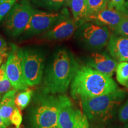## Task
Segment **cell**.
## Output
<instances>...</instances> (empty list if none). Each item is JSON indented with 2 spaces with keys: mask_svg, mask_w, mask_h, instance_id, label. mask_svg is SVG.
Here are the masks:
<instances>
[{
  "mask_svg": "<svg viewBox=\"0 0 128 128\" xmlns=\"http://www.w3.org/2000/svg\"><path fill=\"white\" fill-rule=\"evenodd\" d=\"M8 47L7 44L4 38L0 35V55H2L4 57L8 56Z\"/></svg>",
  "mask_w": 128,
  "mask_h": 128,
  "instance_id": "4316f807",
  "label": "cell"
},
{
  "mask_svg": "<svg viewBox=\"0 0 128 128\" xmlns=\"http://www.w3.org/2000/svg\"><path fill=\"white\" fill-rule=\"evenodd\" d=\"M17 90H11L3 96L0 102V116L7 127L10 126V118L16 107L15 97Z\"/></svg>",
  "mask_w": 128,
  "mask_h": 128,
  "instance_id": "9a60e30c",
  "label": "cell"
},
{
  "mask_svg": "<svg viewBox=\"0 0 128 128\" xmlns=\"http://www.w3.org/2000/svg\"><path fill=\"white\" fill-rule=\"evenodd\" d=\"M118 82L122 86L128 88V62H120L116 69Z\"/></svg>",
  "mask_w": 128,
  "mask_h": 128,
  "instance_id": "ac0fdd59",
  "label": "cell"
},
{
  "mask_svg": "<svg viewBox=\"0 0 128 128\" xmlns=\"http://www.w3.org/2000/svg\"><path fill=\"white\" fill-rule=\"evenodd\" d=\"M10 120L12 124H13L16 128H20V126L23 120V117H22L20 108L16 106L11 116Z\"/></svg>",
  "mask_w": 128,
  "mask_h": 128,
  "instance_id": "cb8c5ba5",
  "label": "cell"
},
{
  "mask_svg": "<svg viewBox=\"0 0 128 128\" xmlns=\"http://www.w3.org/2000/svg\"><path fill=\"white\" fill-rule=\"evenodd\" d=\"M78 66L74 57L68 50H59L44 72L43 92L53 94L65 93Z\"/></svg>",
  "mask_w": 128,
  "mask_h": 128,
  "instance_id": "7a4b0ae2",
  "label": "cell"
},
{
  "mask_svg": "<svg viewBox=\"0 0 128 128\" xmlns=\"http://www.w3.org/2000/svg\"><path fill=\"white\" fill-rule=\"evenodd\" d=\"M126 0H108V7L120 11L124 13Z\"/></svg>",
  "mask_w": 128,
  "mask_h": 128,
  "instance_id": "484cf974",
  "label": "cell"
},
{
  "mask_svg": "<svg viewBox=\"0 0 128 128\" xmlns=\"http://www.w3.org/2000/svg\"><path fill=\"white\" fill-rule=\"evenodd\" d=\"M119 62L105 52H94L88 58L87 66L100 72L112 76Z\"/></svg>",
  "mask_w": 128,
  "mask_h": 128,
  "instance_id": "4fadbf2b",
  "label": "cell"
},
{
  "mask_svg": "<svg viewBox=\"0 0 128 128\" xmlns=\"http://www.w3.org/2000/svg\"><path fill=\"white\" fill-rule=\"evenodd\" d=\"M76 38L84 48L97 51L108 45L111 32L106 26L93 22L82 24L76 30Z\"/></svg>",
  "mask_w": 128,
  "mask_h": 128,
  "instance_id": "5b68a950",
  "label": "cell"
},
{
  "mask_svg": "<svg viewBox=\"0 0 128 128\" xmlns=\"http://www.w3.org/2000/svg\"><path fill=\"white\" fill-rule=\"evenodd\" d=\"M10 1V0H0V4L5 2H7V1Z\"/></svg>",
  "mask_w": 128,
  "mask_h": 128,
  "instance_id": "d6a6232c",
  "label": "cell"
},
{
  "mask_svg": "<svg viewBox=\"0 0 128 128\" xmlns=\"http://www.w3.org/2000/svg\"><path fill=\"white\" fill-rule=\"evenodd\" d=\"M33 92L32 90L27 88L22 92H18L15 97L16 106L21 110L26 108L30 103L31 98L33 96Z\"/></svg>",
  "mask_w": 128,
  "mask_h": 128,
  "instance_id": "d6986e66",
  "label": "cell"
},
{
  "mask_svg": "<svg viewBox=\"0 0 128 128\" xmlns=\"http://www.w3.org/2000/svg\"><path fill=\"white\" fill-rule=\"evenodd\" d=\"M113 32L115 34L126 36L128 38V16L125 17L119 25L115 28Z\"/></svg>",
  "mask_w": 128,
  "mask_h": 128,
  "instance_id": "603a6c76",
  "label": "cell"
},
{
  "mask_svg": "<svg viewBox=\"0 0 128 128\" xmlns=\"http://www.w3.org/2000/svg\"><path fill=\"white\" fill-rule=\"evenodd\" d=\"M4 56L2 55H0V66H1V64H2V60L3 58H4Z\"/></svg>",
  "mask_w": 128,
  "mask_h": 128,
  "instance_id": "1f68e13d",
  "label": "cell"
},
{
  "mask_svg": "<svg viewBox=\"0 0 128 128\" xmlns=\"http://www.w3.org/2000/svg\"><path fill=\"white\" fill-rule=\"evenodd\" d=\"M124 128H128V124H126L125 125H124Z\"/></svg>",
  "mask_w": 128,
  "mask_h": 128,
  "instance_id": "836d02e7",
  "label": "cell"
},
{
  "mask_svg": "<svg viewBox=\"0 0 128 128\" xmlns=\"http://www.w3.org/2000/svg\"><path fill=\"white\" fill-rule=\"evenodd\" d=\"M33 4L40 7L50 10L51 12H56L63 7H65L64 0H30Z\"/></svg>",
  "mask_w": 128,
  "mask_h": 128,
  "instance_id": "e0dca14e",
  "label": "cell"
},
{
  "mask_svg": "<svg viewBox=\"0 0 128 128\" xmlns=\"http://www.w3.org/2000/svg\"><path fill=\"white\" fill-rule=\"evenodd\" d=\"M87 2L88 7L87 17L102 11L108 6V0H87Z\"/></svg>",
  "mask_w": 128,
  "mask_h": 128,
  "instance_id": "ffe728a7",
  "label": "cell"
},
{
  "mask_svg": "<svg viewBox=\"0 0 128 128\" xmlns=\"http://www.w3.org/2000/svg\"><path fill=\"white\" fill-rule=\"evenodd\" d=\"M7 126L5 125L4 123L3 122L2 119H1V116H0V128H6Z\"/></svg>",
  "mask_w": 128,
  "mask_h": 128,
  "instance_id": "f546056e",
  "label": "cell"
},
{
  "mask_svg": "<svg viewBox=\"0 0 128 128\" xmlns=\"http://www.w3.org/2000/svg\"><path fill=\"white\" fill-rule=\"evenodd\" d=\"M44 54L39 49H22V67L28 86L33 87L40 83L44 74Z\"/></svg>",
  "mask_w": 128,
  "mask_h": 128,
  "instance_id": "52a82bcc",
  "label": "cell"
},
{
  "mask_svg": "<svg viewBox=\"0 0 128 128\" xmlns=\"http://www.w3.org/2000/svg\"><path fill=\"white\" fill-rule=\"evenodd\" d=\"M124 13L128 16V0L126 1L125 7H124Z\"/></svg>",
  "mask_w": 128,
  "mask_h": 128,
  "instance_id": "f1b7e54d",
  "label": "cell"
},
{
  "mask_svg": "<svg viewBox=\"0 0 128 128\" xmlns=\"http://www.w3.org/2000/svg\"><path fill=\"white\" fill-rule=\"evenodd\" d=\"M71 1H72V0H64V1H65V7H66V6L70 7V6H71Z\"/></svg>",
  "mask_w": 128,
  "mask_h": 128,
  "instance_id": "4dcf8cb0",
  "label": "cell"
},
{
  "mask_svg": "<svg viewBox=\"0 0 128 128\" xmlns=\"http://www.w3.org/2000/svg\"><path fill=\"white\" fill-rule=\"evenodd\" d=\"M18 0H10L0 4V23L7 16L8 13Z\"/></svg>",
  "mask_w": 128,
  "mask_h": 128,
  "instance_id": "7402d4cb",
  "label": "cell"
},
{
  "mask_svg": "<svg viewBox=\"0 0 128 128\" xmlns=\"http://www.w3.org/2000/svg\"><path fill=\"white\" fill-rule=\"evenodd\" d=\"M35 12L29 0L16 2L5 17L4 26L8 34L13 38L23 34Z\"/></svg>",
  "mask_w": 128,
  "mask_h": 128,
  "instance_id": "8992f818",
  "label": "cell"
},
{
  "mask_svg": "<svg viewBox=\"0 0 128 128\" xmlns=\"http://www.w3.org/2000/svg\"><path fill=\"white\" fill-rule=\"evenodd\" d=\"M65 96L43 91L34 94L28 113L29 128H59L58 116Z\"/></svg>",
  "mask_w": 128,
  "mask_h": 128,
  "instance_id": "3957f363",
  "label": "cell"
},
{
  "mask_svg": "<svg viewBox=\"0 0 128 128\" xmlns=\"http://www.w3.org/2000/svg\"><path fill=\"white\" fill-rule=\"evenodd\" d=\"M70 17L66 8L60 12H47L36 10L23 34L26 38L44 33L62 20Z\"/></svg>",
  "mask_w": 128,
  "mask_h": 128,
  "instance_id": "ba28073f",
  "label": "cell"
},
{
  "mask_svg": "<svg viewBox=\"0 0 128 128\" xmlns=\"http://www.w3.org/2000/svg\"><path fill=\"white\" fill-rule=\"evenodd\" d=\"M110 55L118 62H128V38L113 33L107 45Z\"/></svg>",
  "mask_w": 128,
  "mask_h": 128,
  "instance_id": "5bb4252c",
  "label": "cell"
},
{
  "mask_svg": "<svg viewBox=\"0 0 128 128\" xmlns=\"http://www.w3.org/2000/svg\"><path fill=\"white\" fill-rule=\"evenodd\" d=\"M84 24L69 17L62 20L52 28L44 32L41 38L48 40H60L67 39L76 33V30Z\"/></svg>",
  "mask_w": 128,
  "mask_h": 128,
  "instance_id": "8fae6325",
  "label": "cell"
},
{
  "mask_svg": "<svg viewBox=\"0 0 128 128\" xmlns=\"http://www.w3.org/2000/svg\"><path fill=\"white\" fill-rule=\"evenodd\" d=\"M88 119L84 112L76 108L65 96L59 113V128H89Z\"/></svg>",
  "mask_w": 128,
  "mask_h": 128,
  "instance_id": "9c48e42d",
  "label": "cell"
},
{
  "mask_svg": "<svg viewBox=\"0 0 128 128\" xmlns=\"http://www.w3.org/2000/svg\"><path fill=\"white\" fill-rule=\"evenodd\" d=\"M127 16L125 13L114 8H106L94 15L88 17L86 22H93L108 26L110 30H114ZM85 22V23H86Z\"/></svg>",
  "mask_w": 128,
  "mask_h": 128,
  "instance_id": "7c38bea8",
  "label": "cell"
},
{
  "mask_svg": "<svg viewBox=\"0 0 128 128\" xmlns=\"http://www.w3.org/2000/svg\"><path fill=\"white\" fill-rule=\"evenodd\" d=\"M70 7L73 18L84 23L88 16L87 0H72Z\"/></svg>",
  "mask_w": 128,
  "mask_h": 128,
  "instance_id": "2e32d148",
  "label": "cell"
},
{
  "mask_svg": "<svg viewBox=\"0 0 128 128\" xmlns=\"http://www.w3.org/2000/svg\"><path fill=\"white\" fill-rule=\"evenodd\" d=\"M118 118L121 122H128V98L124 105L119 108Z\"/></svg>",
  "mask_w": 128,
  "mask_h": 128,
  "instance_id": "d4e9b609",
  "label": "cell"
},
{
  "mask_svg": "<svg viewBox=\"0 0 128 128\" xmlns=\"http://www.w3.org/2000/svg\"><path fill=\"white\" fill-rule=\"evenodd\" d=\"M1 94H0V102H1Z\"/></svg>",
  "mask_w": 128,
  "mask_h": 128,
  "instance_id": "e575fe53",
  "label": "cell"
},
{
  "mask_svg": "<svg viewBox=\"0 0 128 128\" xmlns=\"http://www.w3.org/2000/svg\"><path fill=\"white\" fill-rule=\"evenodd\" d=\"M12 85L7 76L6 70V64H2L0 66V94H6L12 90Z\"/></svg>",
  "mask_w": 128,
  "mask_h": 128,
  "instance_id": "44dd1931",
  "label": "cell"
},
{
  "mask_svg": "<svg viewBox=\"0 0 128 128\" xmlns=\"http://www.w3.org/2000/svg\"><path fill=\"white\" fill-rule=\"evenodd\" d=\"M22 52V49L12 44L6 64L7 76L12 87L17 90H23L28 86L24 76Z\"/></svg>",
  "mask_w": 128,
  "mask_h": 128,
  "instance_id": "30bf717a",
  "label": "cell"
},
{
  "mask_svg": "<svg viewBox=\"0 0 128 128\" xmlns=\"http://www.w3.org/2000/svg\"><path fill=\"white\" fill-rule=\"evenodd\" d=\"M89 128H106L103 122H96L90 126Z\"/></svg>",
  "mask_w": 128,
  "mask_h": 128,
  "instance_id": "83f0119b",
  "label": "cell"
},
{
  "mask_svg": "<svg viewBox=\"0 0 128 128\" xmlns=\"http://www.w3.org/2000/svg\"><path fill=\"white\" fill-rule=\"evenodd\" d=\"M119 89L112 76L87 65H79L70 86L72 97L80 100L110 94Z\"/></svg>",
  "mask_w": 128,
  "mask_h": 128,
  "instance_id": "6da1fadb",
  "label": "cell"
},
{
  "mask_svg": "<svg viewBox=\"0 0 128 128\" xmlns=\"http://www.w3.org/2000/svg\"><path fill=\"white\" fill-rule=\"evenodd\" d=\"M128 94V90L119 88L110 94L82 98L81 103L83 112L91 120L104 123L113 118Z\"/></svg>",
  "mask_w": 128,
  "mask_h": 128,
  "instance_id": "277c9868",
  "label": "cell"
}]
</instances>
